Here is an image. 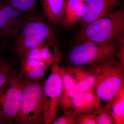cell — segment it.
Segmentation results:
<instances>
[{
	"label": "cell",
	"mask_w": 124,
	"mask_h": 124,
	"mask_svg": "<svg viewBox=\"0 0 124 124\" xmlns=\"http://www.w3.org/2000/svg\"><path fill=\"white\" fill-rule=\"evenodd\" d=\"M13 38V49L21 58L28 51L42 45L53 47L54 55L60 53L55 31L39 12L27 15Z\"/></svg>",
	"instance_id": "cell-1"
},
{
	"label": "cell",
	"mask_w": 124,
	"mask_h": 124,
	"mask_svg": "<svg viewBox=\"0 0 124 124\" xmlns=\"http://www.w3.org/2000/svg\"><path fill=\"white\" fill-rule=\"evenodd\" d=\"M124 11L121 8L85 26L76 36L79 42H119L124 38Z\"/></svg>",
	"instance_id": "cell-2"
},
{
	"label": "cell",
	"mask_w": 124,
	"mask_h": 124,
	"mask_svg": "<svg viewBox=\"0 0 124 124\" xmlns=\"http://www.w3.org/2000/svg\"><path fill=\"white\" fill-rule=\"evenodd\" d=\"M46 115L44 84L24 79L21 106L14 122L20 124H45Z\"/></svg>",
	"instance_id": "cell-3"
},
{
	"label": "cell",
	"mask_w": 124,
	"mask_h": 124,
	"mask_svg": "<svg viewBox=\"0 0 124 124\" xmlns=\"http://www.w3.org/2000/svg\"><path fill=\"white\" fill-rule=\"evenodd\" d=\"M81 42L69 53L71 68H95L104 61L117 57L119 42L98 43L86 40Z\"/></svg>",
	"instance_id": "cell-4"
},
{
	"label": "cell",
	"mask_w": 124,
	"mask_h": 124,
	"mask_svg": "<svg viewBox=\"0 0 124 124\" xmlns=\"http://www.w3.org/2000/svg\"><path fill=\"white\" fill-rule=\"evenodd\" d=\"M96 81L94 89L100 100L108 104L124 87V63L115 58L106 60L95 68Z\"/></svg>",
	"instance_id": "cell-5"
},
{
	"label": "cell",
	"mask_w": 124,
	"mask_h": 124,
	"mask_svg": "<svg viewBox=\"0 0 124 124\" xmlns=\"http://www.w3.org/2000/svg\"><path fill=\"white\" fill-rule=\"evenodd\" d=\"M23 78L16 73L0 89V124L14 122L22 99Z\"/></svg>",
	"instance_id": "cell-6"
},
{
	"label": "cell",
	"mask_w": 124,
	"mask_h": 124,
	"mask_svg": "<svg viewBox=\"0 0 124 124\" xmlns=\"http://www.w3.org/2000/svg\"><path fill=\"white\" fill-rule=\"evenodd\" d=\"M58 62L54 63L50 75L44 84L46 108L45 124H50L53 122L60 106L62 82Z\"/></svg>",
	"instance_id": "cell-7"
},
{
	"label": "cell",
	"mask_w": 124,
	"mask_h": 124,
	"mask_svg": "<svg viewBox=\"0 0 124 124\" xmlns=\"http://www.w3.org/2000/svg\"><path fill=\"white\" fill-rule=\"evenodd\" d=\"M27 15L2 2L0 8V39L13 37Z\"/></svg>",
	"instance_id": "cell-8"
},
{
	"label": "cell",
	"mask_w": 124,
	"mask_h": 124,
	"mask_svg": "<svg viewBox=\"0 0 124 124\" xmlns=\"http://www.w3.org/2000/svg\"><path fill=\"white\" fill-rule=\"evenodd\" d=\"M119 0H86L81 21L86 26L115 11Z\"/></svg>",
	"instance_id": "cell-9"
},
{
	"label": "cell",
	"mask_w": 124,
	"mask_h": 124,
	"mask_svg": "<svg viewBox=\"0 0 124 124\" xmlns=\"http://www.w3.org/2000/svg\"><path fill=\"white\" fill-rule=\"evenodd\" d=\"M60 70L62 82V92L59 106L65 111L73 108L72 99L78 92L72 68L60 66Z\"/></svg>",
	"instance_id": "cell-10"
},
{
	"label": "cell",
	"mask_w": 124,
	"mask_h": 124,
	"mask_svg": "<svg viewBox=\"0 0 124 124\" xmlns=\"http://www.w3.org/2000/svg\"><path fill=\"white\" fill-rule=\"evenodd\" d=\"M84 4L81 0H64L60 24L68 28L81 20Z\"/></svg>",
	"instance_id": "cell-11"
},
{
	"label": "cell",
	"mask_w": 124,
	"mask_h": 124,
	"mask_svg": "<svg viewBox=\"0 0 124 124\" xmlns=\"http://www.w3.org/2000/svg\"><path fill=\"white\" fill-rule=\"evenodd\" d=\"M73 108L78 113H92L101 104L94 89L85 92H78L72 101Z\"/></svg>",
	"instance_id": "cell-12"
},
{
	"label": "cell",
	"mask_w": 124,
	"mask_h": 124,
	"mask_svg": "<svg viewBox=\"0 0 124 124\" xmlns=\"http://www.w3.org/2000/svg\"><path fill=\"white\" fill-rule=\"evenodd\" d=\"M22 58L21 74L24 79L38 81L44 76L49 65L41 61Z\"/></svg>",
	"instance_id": "cell-13"
},
{
	"label": "cell",
	"mask_w": 124,
	"mask_h": 124,
	"mask_svg": "<svg viewBox=\"0 0 124 124\" xmlns=\"http://www.w3.org/2000/svg\"><path fill=\"white\" fill-rule=\"evenodd\" d=\"M73 74L76 82V89L78 92H85L94 88L96 81L95 68H76Z\"/></svg>",
	"instance_id": "cell-14"
},
{
	"label": "cell",
	"mask_w": 124,
	"mask_h": 124,
	"mask_svg": "<svg viewBox=\"0 0 124 124\" xmlns=\"http://www.w3.org/2000/svg\"><path fill=\"white\" fill-rule=\"evenodd\" d=\"M43 13L50 24L56 26L60 24L64 0H39Z\"/></svg>",
	"instance_id": "cell-15"
},
{
	"label": "cell",
	"mask_w": 124,
	"mask_h": 124,
	"mask_svg": "<svg viewBox=\"0 0 124 124\" xmlns=\"http://www.w3.org/2000/svg\"><path fill=\"white\" fill-rule=\"evenodd\" d=\"M124 91L123 87L106 105L110 108L115 124H124Z\"/></svg>",
	"instance_id": "cell-16"
},
{
	"label": "cell",
	"mask_w": 124,
	"mask_h": 124,
	"mask_svg": "<svg viewBox=\"0 0 124 124\" xmlns=\"http://www.w3.org/2000/svg\"><path fill=\"white\" fill-rule=\"evenodd\" d=\"M50 47L46 45H42L28 51L22 58L26 57L45 62L50 66L56 62L54 56L50 50Z\"/></svg>",
	"instance_id": "cell-17"
},
{
	"label": "cell",
	"mask_w": 124,
	"mask_h": 124,
	"mask_svg": "<svg viewBox=\"0 0 124 124\" xmlns=\"http://www.w3.org/2000/svg\"><path fill=\"white\" fill-rule=\"evenodd\" d=\"M39 0H6L2 2L21 13L28 14L35 10Z\"/></svg>",
	"instance_id": "cell-18"
},
{
	"label": "cell",
	"mask_w": 124,
	"mask_h": 124,
	"mask_svg": "<svg viewBox=\"0 0 124 124\" xmlns=\"http://www.w3.org/2000/svg\"><path fill=\"white\" fill-rule=\"evenodd\" d=\"M93 113L95 116L97 124H115L110 108L107 105L100 104L94 110Z\"/></svg>",
	"instance_id": "cell-19"
},
{
	"label": "cell",
	"mask_w": 124,
	"mask_h": 124,
	"mask_svg": "<svg viewBox=\"0 0 124 124\" xmlns=\"http://www.w3.org/2000/svg\"><path fill=\"white\" fill-rule=\"evenodd\" d=\"M16 73L15 69L6 61L0 60V89Z\"/></svg>",
	"instance_id": "cell-20"
},
{
	"label": "cell",
	"mask_w": 124,
	"mask_h": 124,
	"mask_svg": "<svg viewBox=\"0 0 124 124\" xmlns=\"http://www.w3.org/2000/svg\"><path fill=\"white\" fill-rule=\"evenodd\" d=\"M64 115L52 122L54 124H76V119L77 113L74 108L65 111Z\"/></svg>",
	"instance_id": "cell-21"
},
{
	"label": "cell",
	"mask_w": 124,
	"mask_h": 124,
	"mask_svg": "<svg viewBox=\"0 0 124 124\" xmlns=\"http://www.w3.org/2000/svg\"><path fill=\"white\" fill-rule=\"evenodd\" d=\"M76 124H97L95 116L92 113H78L76 117Z\"/></svg>",
	"instance_id": "cell-22"
},
{
	"label": "cell",
	"mask_w": 124,
	"mask_h": 124,
	"mask_svg": "<svg viewBox=\"0 0 124 124\" xmlns=\"http://www.w3.org/2000/svg\"><path fill=\"white\" fill-rule=\"evenodd\" d=\"M4 44H2L1 45H0V54L1 53V51H2V50L4 48Z\"/></svg>",
	"instance_id": "cell-23"
},
{
	"label": "cell",
	"mask_w": 124,
	"mask_h": 124,
	"mask_svg": "<svg viewBox=\"0 0 124 124\" xmlns=\"http://www.w3.org/2000/svg\"><path fill=\"white\" fill-rule=\"evenodd\" d=\"M81 0L82 1H83L84 2H85V1L86 0Z\"/></svg>",
	"instance_id": "cell-24"
},
{
	"label": "cell",
	"mask_w": 124,
	"mask_h": 124,
	"mask_svg": "<svg viewBox=\"0 0 124 124\" xmlns=\"http://www.w3.org/2000/svg\"><path fill=\"white\" fill-rule=\"evenodd\" d=\"M5 0H0V1H1V2H4Z\"/></svg>",
	"instance_id": "cell-25"
}]
</instances>
